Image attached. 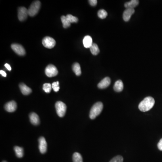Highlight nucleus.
Instances as JSON below:
<instances>
[{
  "mask_svg": "<svg viewBox=\"0 0 162 162\" xmlns=\"http://www.w3.org/2000/svg\"><path fill=\"white\" fill-rule=\"evenodd\" d=\"M155 100L153 97L148 96L140 102L138 105L140 110L142 112H146L150 110L155 105Z\"/></svg>",
  "mask_w": 162,
  "mask_h": 162,
  "instance_id": "nucleus-1",
  "label": "nucleus"
},
{
  "mask_svg": "<svg viewBox=\"0 0 162 162\" xmlns=\"http://www.w3.org/2000/svg\"><path fill=\"white\" fill-rule=\"evenodd\" d=\"M103 108V104L101 102H98L95 103L93 106L91 108L90 112V119H94L97 117V116L100 115Z\"/></svg>",
  "mask_w": 162,
  "mask_h": 162,
  "instance_id": "nucleus-2",
  "label": "nucleus"
},
{
  "mask_svg": "<svg viewBox=\"0 0 162 162\" xmlns=\"http://www.w3.org/2000/svg\"><path fill=\"white\" fill-rule=\"evenodd\" d=\"M41 2L39 1H36L33 2L28 9V15L30 16H34L38 13L40 8Z\"/></svg>",
  "mask_w": 162,
  "mask_h": 162,
  "instance_id": "nucleus-3",
  "label": "nucleus"
},
{
  "mask_svg": "<svg viewBox=\"0 0 162 162\" xmlns=\"http://www.w3.org/2000/svg\"><path fill=\"white\" fill-rule=\"evenodd\" d=\"M55 106L57 115L59 117H64L66 113L67 110L66 104L62 101H57L56 103Z\"/></svg>",
  "mask_w": 162,
  "mask_h": 162,
  "instance_id": "nucleus-4",
  "label": "nucleus"
},
{
  "mask_svg": "<svg viewBox=\"0 0 162 162\" xmlns=\"http://www.w3.org/2000/svg\"><path fill=\"white\" fill-rule=\"evenodd\" d=\"M45 73L46 75L48 77H53L58 75V70L54 65L49 64L45 68Z\"/></svg>",
  "mask_w": 162,
  "mask_h": 162,
  "instance_id": "nucleus-5",
  "label": "nucleus"
},
{
  "mask_svg": "<svg viewBox=\"0 0 162 162\" xmlns=\"http://www.w3.org/2000/svg\"><path fill=\"white\" fill-rule=\"evenodd\" d=\"M42 43L44 47L48 49L52 48L56 44V41L55 39L50 37H45L43 39Z\"/></svg>",
  "mask_w": 162,
  "mask_h": 162,
  "instance_id": "nucleus-6",
  "label": "nucleus"
},
{
  "mask_svg": "<svg viewBox=\"0 0 162 162\" xmlns=\"http://www.w3.org/2000/svg\"><path fill=\"white\" fill-rule=\"evenodd\" d=\"M12 48L18 55L24 56L25 55L26 52L25 49L22 45L19 44H13L12 45Z\"/></svg>",
  "mask_w": 162,
  "mask_h": 162,
  "instance_id": "nucleus-7",
  "label": "nucleus"
},
{
  "mask_svg": "<svg viewBox=\"0 0 162 162\" xmlns=\"http://www.w3.org/2000/svg\"><path fill=\"white\" fill-rule=\"evenodd\" d=\"M28 15V9L24 7H20L18 9V18L20 21L25 20Z\"/></svg>",
  "mask_w": 162,
  "mask_h": 162,
  "instance_id": "nucleus-8",
  "label": "nucleus"
},
{
  "mask_svg": "<svg viewBox=\"0 0 162 162\" xmlns=\"http://www.w3.org/2000/svg\"><path fill=\"white\" fill-rule=\"evenodd\" d=\"M39 149L41 154H45L47 150V143L44 137H40L38 140Z\"/></svg>",
  "mask_w": 162,
  "mask_h": 162,
  "instance_id": "nucleus-9",
  "label": "nucleus"
},
{
  "mask_svg": "<svg viewBox=\"0 0 162 162\" xmlns=\"http://www.w3.org/2000/svg\"><path fill=\"white\" fill-rule=\"evenodd\" d=\"M5 110L9 112L15 111L17 108V104L15 101H9L5 105Z\"/></svg>",
  "mask_w": 162,
  "mask_h": 162,
  "instance_id": "nucleus-10",
  "label": "nucleus"
},
{
  "mask_svg": "<svg viewBox=\"0 0 162 162\" xmlns=\"http://www.w3.org/2000/svg\"><path fill=\"white\" fill-rule=\"evenodd\" d=\"M111 83V80L109 77H104L103 79L98 84V88L100 89H105L110 86Z\"/></svg>",
  "mask_w": 162,
  "mask_h": 162,
  "instance_id": "nucleus-11",
  "label": "nucleus"
},
{
  "mask_svg": "<svg viewBox=\"0 0 162 162\" xmlns=\"http://www.w3.org/2000/svg\"><path fill=\"white\" fill-rule=\"evenodd\" d=\"M134 9H127L123 13V19L125 21L127 22L131 19V16L134 13Z\"/></svg>",
  "mask_w": 162,
  "mask_h": 162,
  "instance_id": "nucleus-12",
  "label": "nucleus"
},
{
  "mask_svg": "<svg viewBox=\"0 0 162 162\" xmlns=\"http://www.w3.org/2000/svg\"><path fill=\"white\" fill-rule=\"evenodd\" d=\"M83 44L84 47L86 48H90L93 44L92 37L88 35L86 36L85 37H84L83 40Z\"/></svg>",
  "mask_w": 162,
  "mask_h": 162,
  "instance_id": "nucleus-13",
  "label": "nucleus"
},
{
  "mask_svg": "<svg viewBox=\"0 0 162 162\" xmlns=\"http://www.w3.org/2000/svg\"><path fill=\"white\" fill-rule=\"evenodd\" d=\"M29 118L31 123L33 125H37L39 124L40 119L39 116L35 113H32L29 115Z\"/></svg>",
  "mask_w": 162,
  "mask_h": 162,
  "instance_id": "nucleus-14",
  "label": "nucleus"
},
{
  "mask_svg": "<svg viewBox=\"0 0 162 162\" xmlns=\"http://www.w3.org/2000/svg\"><path fill=\"white\" fill-rule=\"evenodd\" d=\"M20 89L22 94L24 95H28L32 92V90L31 88L28 87L27 85H25L24 83H21L19 85Z\"/></svg>",
  "mask_w": 162,
  "mask_h": 162,
  "instance_id": "nucleus-15",
  "label": "nucleus"
},
{
  "mask_svg": "<svg viewBox=\"0 0 162 162\" xmlns=\"http://www.w3.org/2000/svg\"><path fill=\"white\" fill-rule=\"evenodd\" d=\"M114 89L116 92H121L123 89V83L122 81L119 80L115 83Z\"/></svg>",
  "mask_w": 162,
  "mask_h": 162,
  "instance_id": "nucleus-16",
  "label": "nucleus"
},
{
  "mask_svg": "<svg viewBox=\"0 0 162 162\" xmlns=\"http://www.w3.org/2000/svg\"><path fill=\"white\" fill-rule=\"evenodd\" d=\"M139 1L138 0H131L129 2H126L124 6L127 9H134L138 5Z\"/></svg>",
  "mask_w": 162,
  "mask_h": 162,
  "instance_id": "nucleus-17",
  "label": "nucleus"
},
{
  "mask_svg": "<svg viewBox=\"0 0 162 162\" xmlns=\"http://www.w3.org/2000/svg\"><path fill=\"white\" fill-rule=\"evenodd\" d=\"M73 70L77 76H80L82 73L80 65L78 63L73 64L72 66Z\"/></svg>",
  "mask_w": 162,
  "mask_h": 162,
  "instance_id": "nucleus-18",
  "label": "nucleus"
},
{
  "mask_svg": "<svg viewBox=\"0 0 162 162\" xmlns=\"http://www.w3.org/2000/svg\"><path fill=\"white\" fill-rule=\"evenodd\" d=\"M14 150L16 152V155L18 158H22L24 156V149L19 146H15Z\"/></svg>",
  "mask_w": 162,
  "mask_h": 162,
  "instance_id": "nucleus-19",
  "label": "nucleus"
},
{
  "mask_svg": "<svg viewBox=\"0 0 162 162\" xmlns=\"http://www.w3.org/2000/svg\"><path fill=\"white\" fill-rule=\"evenodd\" d=\"M90 49L92 54L94 56H96L99 53L100 49L96 44L93 43Z\"/></svg>",
  "mask_w": 162,
  "mask_h": 162,
  "instance_id": "nucleus-20",
  "label": "nucleus"
},
{
  "mask_svg": "<svg viewBox=\"0 0 162 162\" xmlns=\"http://www.w3.org/2000/svg\"><path fill=\"white\" fill-rule=\"evenodd\" d=\"M73 162H83V158L79 153H74L73 156Z\"/></svg>",
  "mask_w": 162,
  "mask_h": 162,
  "instance_id": "nucleus-21",
  "label": "nucleus"
},
{
  "mask_svg": "<svg viewBox=\"0 0 162 162\" xmlns=\"http://www.w3.org/2000/svg\"><path fill=\"white\" fill-rule=\"evenodd\" d=\"M61 20L62 24H63V27L65 28H68L71 25V23L68 21L66 16H62L61 17Z\"/></svg>",
  "mask_w": 162,
  "mask_h": 162,
  "instance_id": "nucleus-22",
  "label": "nucleus"
},
{
  "mask_svg": "<svg viewBox=\"0 0 162 162\" xmlns=\"http://www.w3.org/2000/svg\"><path fill=\"white\" fill-rule=\"evenodd\" d=\"M108 13L106 10L104 9H100L98 12V16L101 19H104L107 16Z\"/></svg>",
  "mask_w": 162,
  "mask_h": 162,
  "instance_id": "nucleus-23",
  "label": "nucleus"
},
{
  "mask_svg": "<svg viewBox=\"0 0 162 162\" xmlns=\"http://www.w3.org/2000/svg\"><path fill=\"white\" fill-rule=\"evenodd\" d=\"M66 18L70 23H77V22H78V20H79V19L73 16L70 15V14H68V15H67Z\"/></svg>",
  "mask_w": 162,
  "mask_h": 162,
  "instance_id": "nucleus-24",
  "label": "nucleus"
},
{
  "mask_svg": "<svg viewBox=\"0 0 162 162\" xmlns=\"http://www.w3.org/2000/svg\"><path fill=\"white\" fill-rule=\"evenodd\" d=\"M52 88V84L50 83H46L44 84L43 86V90L47 93H50Z\"/></svg>",
  "mask_w": 162,
  "mask_h": 162,
  "instance_id": "nucleus-25",
  "label": "nucleus"
},
{
  "mask_svg": "<svg viewBox=\"0 0 162 162\" xmlns=\"http://www.w3.org/2000/svg\"><path fill=\"white\" fill-rule=\"evenodd\" d=\"M123 157L120 155H118L113 158L110 162H123Z\"/></svg>",
  "mask_w": 162,
  "mask_h": 162,
  "instance_id": "nucleus-26",
  "label": "nucleus"
},
{
  "mask_svg": "<svg viewBox=\"0 0 162 162\" xmlns=\"http://www.w3.org/2000/svg\"><path fill=\"white\" fill-rule=\"evenodd\" d=\"M52 88L53 89L55 92H57L60 90V87H59V82L58 81L57 82H54L52 84Z\"/></svg>",
  "mask_w": 162,
  "mask_h": 162,
  "instance_id": "nucleus-27",
  "label": "nucleus"
},
{
  "mask_svg": "<svg viewBox=\"0 0 162 162\" xmlns=\"http://www.w3.org/2000/svg\"><path fill=\"white\" fill-rule=\"evenodd\" d=\"M88 2L90 5L92 6H95L97 5V0H89Z\"/></svg>",
  "mask_w": 162,
  "mask_h": 162,
  "instance_id": "nucleus-28",
  "label": "nucleus"
},
{
  "mask_svg": "<svg viewBox=\"0 0 162 162\" xmlns=\"http://www.w3.org/2000/svg\"><path fill=\"white\" fill-rule=\"evenodd\" d=\"M158 147L160 150L162 151V138L159 140L158 144Z\"/></svg>",
  "mask_w": 162,
  "mask_h": 162,
  "instance_id": "nucleus-29",
  "label": "nucleus"
},
{
  "mask_svg": "<svg viewBox=\"0 0 162 162\" xmlns=\"http://www.w3.org/2000/svg\"><path fill=\"white\" fill-rule=\"evenodd\" d=\"M5 68H6L8 70H9V71H11V70H12V68L10 67L9 64H5Z\"/></svg>",
  "mask_w": 162,
  "mask_h": 162,
  "instance_id": "nucleus-30",
  "label": "nucleus"
},
{
  "mask_svg": "<svg viewBox=\"0 0 162 162\" xmlns=\"http://www.w3.org/2000/svg\"><path fill=\"white\" fill-rule=\"evenodd\" d=\"M0 73H1V75L2 76L4 77H6V73L4 71H3V70H1V71H0Z\"/></svg>",
  "mask_w": 162,
  "mask_h": 162,
  "instance_id": "nucleus-31",
  "label": "nucleus"
},
{
  "mask_svg": "<svg viewBox=\"0 0 162 162\" xmlns=\"http://www.w3.org/2000/svg\"><path fill=\"white\" fill-rule=\"evenodd\" d=\"M3 162H6V161H3Z\"/></svg>",
  "mask_w": 162,
  "mask_h": 162,
  "instance_id": "nucleus-32",
  "label": "nucleus"
}]
</instances>
